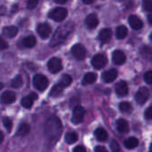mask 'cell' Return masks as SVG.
<instances>
[{"instance_id": "cell-1", "label": "cell", "mask_w": 152, "mask_h": 152, "mask_svg": "<svg viewBox=\"0 0 152 152\" xmlns=\"http://www.w3.org/2000/svg\"><path fill=\"white\" fill-rule=\"evenodd\" d=\"M62 126L61 120L57 117H51L45 123V134L46 139L51 142H55L59 139L61 134Z\"/></svg>"}, {"instance_id": "cell-2", "label": "cell", "mask_w": 152, "mask_h": 152, "mask_svg": "<svg viewBox=\"0 0 152 152\" xmlns=\"http://www.w3.org/2000/svg\"><path fill=\"white\" fill-rule=\"evenodd\" d=\"M73 28V24L72 23H67L61 27H60L54 33V35L53 36L51 42H50V45L52 47L57 46L58 45L61 44L69 36V34L71 32Z\"/></svg>"}, {"instance_id": "cell-3", "label": "cell", "mask_w": 152, "mask_h": 152, "mask_svg": "<svg viewBox=\"0 0 152 152\" xmlns=\"http://www.w3.org/2000/svg\"><path fill=\"white\" fill-rule=\"evenodd\" d=\"M68 11L63 7H57L49 12V17L55 21H62L66 19Z\"/></svg>"}, {"instance_id": "cell-4", "label": "cell", "mask_w": 152, "mask_h": 152, "mask_svg": "<svg viewBox=\"0 0 152 152\" xmlns=\"http://www.w3.org/2000/svg\"><path fill=\"white\" fill-rule=\"evenodd\" d=\"M33 85L38 91H45L48 86V79L41 74L36 75L33 78Z\"/></svg>"}, {"instance_id": "cell-5", "label": "cell", "mask_w": 152, "mask_h": 152, "mask_svg": "<svg viewBox=\"0 0 152 152\" xmlns=\"http://www.w3.org/2000/svg\"><path fill=\"white\" fill-rule=\"evenodd\" d=\"M107 62H108V60L106 56L102 53L95 54L92 59V65L96 69H102V68L106 66Z\"/></svg>"}, {"instance_id": "cell-6", "label": "cell", "mask_w": 152, "mask_h": 152, "mask_svg": "<svg viewBox=\"0 0 152 152\" xmlns=\"http://www.w3.org/2000/svg\"><path fill=\"white\" fill-rule=\"evenodd\" d=\"M86 114V110L82 107V106H76L73 110V113H72V118H71V121L74 124H79L83 121L84 117Z\"/></svg>"}, {"instance_id": "cell-7", "label": "cell", "mask_w": 152, "mask_h": 152, "mask_svg": "<svg viewBox=\"0 0 152 152\" xmlns=\"http://www.w3.org/2000/svg\"><path fill=\"white\" fill-rule=\"evenodd\" d=\"M48 69L50 70V72H52L53 74L60 72L62 69V62H61V59L56 58V57L52 58L48 61Z\"/></svg>"}, {"instance_id": "cell-8", "label": "cell", "mask_w": 152, "mask_h": 152, "mask_svg": "<svg viewBox=\"0 0 152 152\" xmlns=\"http://www.w3.org/2000/svg\"><path fill=\"white\" fill-rule=\"evenodd\" d=\"M149 96H150V92H149V89L147 87H141L139 89V91L136 93L135 94V101L137 102V103L142 105L144 104L147 100L149 99Z\"/></svg>"}, {"instance_id": "cell-9", "label": "cell", "mask_w": 152, "mask_h": 152, "mask_svg": "<svg viewBox=\"0 0 152 152\" xmlns=\"http://www.w3.org/2000/svg\"><path fill=\"white\" fill-rule=\"evenodd\" d=\"M71 53L72 54L74 55V57L77 60H84L85 57H86V48L80 45V44H77L75 45L72 46L71 48Z\"/></svg>"}, {"instance_id": "cell-10", "label": "cell", "mask_w": 152, "mask_h": 152, "mask_svg": "<svg viewBox=\"0 0 152 152\" xmlns=\"http://www.w3.org/2000/svg\"><path fill=\"white\" fill-rule=\"evenodd\" d=\"M37 31L42 38H47L52 32V28L47 23H41L37 26Z\"/></svg>"}, {"instance_id": "cell-11", "label": "cell", "mask_w": 152, "mask_h": 152, "mask_svg": "<svg viewBox=\"0 0 152 152\" xmlns=\"http://www.w3.org/2000/svg\"><path fill=\"white\" fill-rule=\"evenodd\" d=\"M112 61L117 65H122L126 61V54L120 50H115L112 53Z\"/></svg>"}, {"instance_id": "cell-12", "label": "cell", "mask_w": 152, "mask_h": 152, "mask_svg": "<svg viewBox=\"0 0 152 152\" xmlns=\"http://www.w3.org/2000/svg\"><path fill=\"white\" fill-rule=\"evenodd\" d=\"M16 100V95L13 92L11 91H5L2 94L0 101L4 104H11L14 102Z\"/></svg>"}, {"instance_id": "cell-13", "label": "cell", "mask_w": 152, "mask_h": 152, "mask_svg": "<svg viewBox=\"0 0 152 152\" xmlns=\"http://www.w3.org/2000/svg\"><path fill=\"white\" fill-rule=\"evenodd\" d=\"M116 93L118 96L123 97L128 94V86L126 81H120L116 85Z\"/></svg>"}, {"instance_id": "cell-14", "label": "cell", "mask_w": 152, "mask_h": 152, "mask_svg": "<svg viewBox=\"0 0 152 152\" xmlns=\"http://www.w3.org/2000/svg\"><path fill=\"white\" fill-rule=\"evenodd\" d=\"M37 99V94L36 93H31L29 95L24 97L21 100V105L26 109H29L33 105L34 101H36Z\"/></svg>"}, {"instance_id": "cell-15", "label": "cell", "mask_w": 152, "mask_h": 152, "mask_svg": "<svg viewBox=\"0 0 152 152\" xmlns=\"http://www.w3.org/2000/svg\"><path fill=\"white\" fill-rule=\"evenodd\" d=\"M128 21H129L130 26L135 30H139L143 27V22L136 15H131L128 19Z\"/></svg>"}, {"instance_id": "cell-16", "label": "cell", "mask_w": 152, "mask_h": 152, "mask_svg": "<svg viewBox=\"0 0 152 152\" xmlns=\"http://www.w3.org/2000/svg\"><path fill=\"white\" fill-rule=\"evenodd\" d=\"M118 77V71L115 69H110L108 71H105L102 74V79L105 83H111L113 82Z\"/></svg>"}, {"instance_id": "cell-17", "label": "cell", "mask_w": 152, "mask_h": 152, "mask_svg": "<svg viewBox=\"0 0 152 152\" xmlns=\"http://www.w3.org/2000/svg\"><path fill=\"white\" fill-rule=\"evenodd\" d=\"M86 26L88 28L90 29H94L95 28L98 24H99V20L97 18V16L94 14V13H91L89 14L86 19Z\"/></svg>"}, {"instance_id": "cell-18", "label": "cell", "mask_w": 152, "mask_h": 152, "mask_svg": "<svg viewBox=\"0 0 152 152\" xmlns=\"http://www.w3.org/2000/svg\"><path fill=\"white\" fill-rule=\"evenodd\" d=\"M18 33V28L15 26H7L4 28L3 29V34L8 38H12L14 37Z\"/></svg>"}, {"instance_id": "cell-19", "label": "cell", "mask_w": 152, "mask_h": 152, "mask_svg": "<svg viewBox=\"0 0 152 152\" xmlns=\"http://www.w3.org/2000/svg\"><path fill=\"white\" fill-rule=\"evenodd\" d=\"M112 37V31L110 28H104L99 33V39L102 43H107L110 40Z\"/></svg>"}, {"instance_id": "cell-20", "label": "cell", "mask_w": 152, "mask_h": 152, "mask_svg": "<svg viewBox=\"0 0 152 152\" xmlns=\"http://www.w3.org/2000/svg\"><path fill=\"white\" fill-rule=\"evenodd\" d=\"M117 127L118 130L121 133H128L129 131V125L128 122L125 119H118L117 122Z\"/></svg>"}, {"instance_id": "cell-21", "label": "cell", "mask_w": 152, "mask_h": 152, "mask_svg": "<svg viewBox=\"0 0 152 152\" xmlns=\"http://www.w3.org/2000/svg\"><path fill=\"white\" fill-rule=\"evenodd\" d=\"M94 135L97 138L98 141L100 142H104L108 139V133L106 132V130H104L103 128H97L94 132Z\"/></svg>"}, {"instance_id": "cell-22", "label": "cell", "mask_w": 152, "mask_h": 152, "mask_svg": "<svg viewBox=\"0 0 152 152\" xmlns=\"http://www.w3.org/2000/svg\"><path fill=\"white\" fill-rule=\"evenodd\" d=\"M30 131V126L27 123H21L17 130V134L20 136H26Z\"/></svg>"}, {"instance_id": "cell-23", "label": "cell", "mask_w": 152, "mask_h": 152, "mask_svg": "<svg viewBox=\"0 0 152 152\" xmlns=\"http://www.w3.org/2000/svg\"><path fill=\"white\" fill-rule=\"evenodd\" d=\"M124 144H125L126 148H127L129 150H132V149H134V148H136L138 146L139 141L135 137H129L124 142Z\"/></svg>"}, {"instance_id": "cell-24", "label": "cell", "mask_w": 152, "mask_h": 152, "mask_svg": "<svg viewBox=\"0 0 152 152\" xmlns=\"http://www.w3.org/2000/svg\"><path fill=\"white\" fill-rule=\"evenodd\" d=\"M97 79V75L95 73L90 72L87 73L83 79V85H90V84H94Z\"/></svg>"}, {"instance_id": "cell-25", "label": "cell", "mask_w": 152, "mask_h": 152, "mask_svg": "<svg viewBox=\"0 0 152 152\" xmlns=\"http://www.w3.org/2000/svg\"><path fill=\"white\" fill-rule=\"evenodd\" d=\"M127 33H128V30H127L126 27L121 25V26L118 27V28H117L116 37L118 39H124L127 36Z\"/></svg>"}, {"instance_id": "cell-26", "label": "cell", "mask_w": 152, "mask_h": 152, "mask_svg": "<svg viewBox=\"0 0 152 152\" xmlns=\"http://www.w3.org/2000/svg\"><path fill=\"white\" fill-rule=\"evenodd\" d=\"M72 83V77L69 76V75H63L60 81H59V85L62 87V88H65V87H68L69 86H70Z\"/></svg>"}, {"instance_id": "cell-27", "label": "cell", "mask_w": 152, "mask_h": 152, "mask_svg": "<svg viewBox=\"0 0 152 152\" xmlns=\"http://www.w3.org/2000/svg\"><path fill=\"white\" fill-rule=\"evenodd\" d=\"M78 139V135L75 132H69L65 134V141L69 144H73L75 143Z\"/></svg>"}, {"instance_id": "cell-28", "label": "cell", "mask_w": 152, "mask_h": 152, "mask_svg": "<svg viewBox=\"0 0 152 152\" xmlns=\"http://www.w3.org/2000/svg\"><path fill=\"white\" fill-rule=\"evenodd\" d=\"M24 46L28 47V48H32L36 45V43H37V40L35 38V37L33 36H28L27 37H25L22 41Z\"/></svg>"}, {"instance_id": "cell-29", "label": "cell", "mask_w": 152, "mask_h": 152, "mask_svg": "<svg viewBox=\"0 0 152 152\" xmlns=\"http://www.w3.org/2000/svg\"><path fill=\"white\" fill-rule=\"evenodd\" d=\"M62 90H63V88H62L59 84H57V85H55V86L52 88V90H51V92H50V95H51L52 97H59V96L61 94Z\"/></svg>"}, {"instance_id": "cell-30", "label": "cell", "mask_w": 152, "mask_h": 152, "mask_svg": "<svg viewBox=\"0 0 152 152\" xmlns=\"http://www.w3.org/2000/svg\"><path fill=\"white\" fill-rule=\"evenodd\" d=\"M119 110L122 113H130L132 111V106L127 102H122L119 104Z\"/></svg>"}, {"instance_id": "cell-31", "label": "cell", "mask_w": 152, "mask_h": 152, "mask_svg": "<svg viewBox=\"0 0 152 152\" xmlns=\"http://www.w3.org/2000/svg\"><path fill=\"white\" fill-rule=\"evenodd\" d=\"M141 55L145 58V59H148L150 57L152 56V48L151 46H148V45H144L143 47H142L141 49Z\"/></svg>"}, {"instance_id": "cell-32", "label": "cell", "mask_w": 152, "mask_h": 152, "mask_svg": "<svg viewBox=\"0 0 152 152\" xmlns=\"http://www.w3.org/2000/svg\"><path fill=\"white\" fill-rule=\"evenodd\" d=\"M23 84V81H22V77L21 76L18 75L16 76L12 80V86L13 88H20Z\"/></svg>"}, {"instance_id": "cell-33", "label": "cell", "mask_w": 152, "mask_h": 152, "mask_svg": "<svg viewBox=\"0 0 152 152\" xmlns=\"http://www.w3.org/2000/svg\"><path fill=\"white\" fill-rule=\"evenodd\" d=\"M3 125L6 128V130L8 132H10L12 130V121L8 118H3Z\"/></svg>"}, {"instance_id": "cell-34", "label": "cell", "mask_w": 152, "mask_h": 152, "mask_svg": "<svg viewBox=\"0 0 152 152\" xmlns=\"http://www.w3.org/2000/svg\"><path fill=\"white\" fill-rule=\"evenodd\" d=\"M142 7L147 12H152V0H143Z\"/></svg>"}, {"instance_id": "cell-35", "label": "cell", "mask_w": 152, "mask_h": 152, "mask_svg": "<svg viewBox=\"0 0 152 152\" xmlns=\"http://www.w3.org/2000/svg\"><path fill=\"white\" fill-rule=\"evenodd\" d=\"M110 146V150H111V151L112 152L120 151V146H119V144H118V142L117 141H115V140L111 141Z\"/></svg>"}, {"instance_id": "cell-36", "label": "cell", "mask_w": 152, "mask_h": 152, "mask_svg": "<svg viewBox=\"0 0 152 152\" xmlns=\"http://www.w3.org/2000/svg\"><path fill=\"white\" fill-rule=\"evenodd\" d=\"M144 80L148 84H152V70L147 71L144 74Z\"/></svg>"}, {"instance_id": "cell-37", "label": "cell", "mask_w": 152, "mask_h": 152, "mask_svg": "<svg viewBox=\"0 0 152 152\" xmlns=\"http://www.w3.org/2000/svg\"><path fill=\"white\" fill-rule=\"evenodd\" d=\"M38 4V0H28V4H27V7L30 10L34 9Z\"/></svg>"}, {"instance_id": "cell-38", "label": "cell", "mask_w": 152, "mask_h": 152, "mask_svg": "<svg viewBox=\"0 0 152 152\" xmlns=\"http://www.w3.org/2000/svg\"><path fill=\"white\" fill-rule=\"evenodd\" d=\"M144 116H145V118H147V119H152V106L151 107H149L147 110H146V111H145V113H144Z\"/></svg>"}, {"instance_id": "cell-39", "label": "cell", "mask_w": 152, "mask_h": 152, "mask_svg": "<svg viewBox=\"0 0 152 152\" xmlns=\"http://www.w3.org/2000/svg\"><path fill=\"white\" fill-rule=\"evenodd\" d=\"M6 48H8V44L4 39L0 37V50H4Z\"/></svg>"}, {"instance_id": "cell-40", "label": "cell", "mask_w": 152, "mask_h": 152, "mask_svg": "<svg viewBox=\"0 0 152 152\" xmlns=\"http://www.w3.org/2000/svg\"><path fill=\"white\" fill-rule=\"evenodd\" d=\"M73 152H86V150L84 146L78 145V146L75 147V149L73 150Z\"/></svg>"}, {"instance_id": "cell-41", "label": "cell", "mask_w": 152, "mask_h": 152, "mask_svg": "<svg viewBox=\"0 0 152 152\" xmlns=\"http://www.w3.org/2000/svg\"><path fill=\"white\" fill-rule=\"evenodd\" d=\"M95 152H109L107 151V149L103 146H97L94 150Z\"/></svg>"}, {"instance_id": "cell-42", "label": "cell", "mask_w": 152, "mask_h": 152, "mask_svg": "<svg viewBox=\"0 0 152 152\" xmlns=\"http://www.w3.org/2000/svg\"><path fill=\"white\" fill-rule=\"evenodd\" d=\"M68 0H54V2L55 3H57V4H64V3H66Z\"/></svg>"}, {"instance_id": "cell-43", "label": "cell", "mask_w": 152, "mask_h": 152, "mask_svg": "<svg viewBox=\"0 0 152 152\" xmlns=\"http://www.w3.org/2000/svg\"><path fill=\"white\" fill-rule=\"evenodd\" d=\"M83 2H84L85 4H92V3H94V0H83Z\"/></svg>"}, {"instance_id": "cell-44", "label": "cell", "mask_w": 152, "mask_h": 152, "mask_svg": "<svg viewBox=\"0 0 152 152\" xmlns=\"http://www.w3.org/2000/svg\"><path fill=\"white\" fill-rule=\"evenodd\" d=\"M3 140H4V134H3V133L0 131V143L3 142Z\"/></svg>"}, {"instance_id": "cell-45", "label": "cell", "mask_w": 152, "mask_h": 152, "mask_svg": "<svg viewBox=\"0 0 152 152\" xmlns=\"http://www.w3.org/2000/svg\"><path fill=\"white\" fill-rule=\"evenodd\" d=\"M148 19H149V21H150V23L152 25V14L151 15H149V17H148Z\"/></svg>"}, {"instance_id": "cell-46", "label": "cell", "mask_w": 152, "mask_h": 152, "mask_svg": "<svg viewBox=\"0 0 152 152\" xmlns=\"http://www.w3.org/2000/svg\"><path fill=\"white\" fill-rule=\"evenodd\" d=\"M3 86H4V85H3V84H2V83L0 82V90H1L2 88H3Z\"/></svg>"}, {"instance_id": "cell-47", "label": "cell", "mask_w": 152, "mask_h": 152, "mask_svg": "<svg viewBox=\"0 0 152 152\" xmlns=\"http://www.w3.org/2000/svg\"><path fill=\"white\" fill-rule=\"evenodd\" d=\"M150 152H152V143L151 144V146H150Z\"/></svg>"}, {"instance_id": "cell-48", "label": "cell", "mask_w": 152, "mask_h": 152, "mask_svg": "<svg viewBox=\"0 0 152 152\" xmlns=\"http://www.w3.org/2000/svg\"><path fill=\"white\" fill-rule=\"evenodd\" d=\"M150 39L152 41V32L151 33V35H150Z\"/></svg>"}, {"instance_id": "cell-49", "label": "cell", "mask_w": 152, "mask_h": 152, "mask_svg": "<svg viewBox=\"0 0 152 152\" xmlns=\"http://www.w3.org/2000/svg\"><path fill=\"white\" fill-rule=\"evenodd\" d=\"M118 1H120L121 2V1H124V0H118Z\"/></svg>"}]
</instances>
